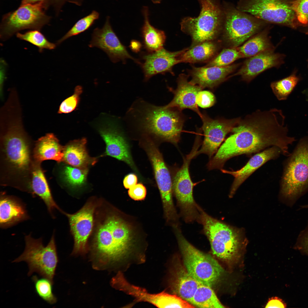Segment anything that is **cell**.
<instances>
[{"label": "cell", "mask_w": 308, "mask_h": 308, "mask_svg": "<svg viewBox=\"0 0 308 308\" xmlns=\"http://www.w3.org/2000/svg\"><path fill=\"white\" fill-rule=\"evenodd\" d=\"M285 117L281 110H257L241 119L207 165L209 170L221 169L232 157L259 152L270 146L279 147L284 155H290L288 146L295 139L288 136Z\"/></svg>", "instance_id": "1"}, {"label": "cell", "mask_w": 308, "mask_h": 308, "mask_svg": "<svg viewBox=\"0 0 308 308\" xmlns=\"http://www.w3.org/2000/svg\"><path fill=\"white\" fill-rule=\"evenodd\" d=\"M103 201L96 210L91 246L93 266L98 269L127 262L133 256L134 244L129 226Z\"/></svg>", "instance_id": "2"}, {"label": "cell", "mask_w": 308, "mask_h": 308, "mask_svg": "<svg viewBox=\"0 0 308 308\" xmlns=\"http://www.w3.org/2000/svg\"><path fill=\"white\" fill-rule=\"evenodd\" d=\"M18 123H11L1 137V184L31 194L35 142Z\"/></svg>", "instance_id": "3"}, {"label": "cell", "mask_w": 308, "mask_h": 308, "mask_svg": "<svg viewBox=\"0 0 308 308\" xmlns=\"http://www.w3.org/2000/svg\"><path fill=\"white\" fill-rule=\"evenodd\" d=\"M308 189V137L300 140L285 165L281 192L292 207Z\"/></svg>", "instance_id": "4"}, {"label": "cell", "mask_w": 308, "mask_h": 308, "mask_svg": "<svg viewBox=\"0 0 308 308\" xmlns=\"http://www.w3.org/2000/svg\"><path fill=\"white\" fill-rule=\"evenodd\" d=\"M198 221L203 226L214 255L226 261L238 259L243 242L237 230L209 216L202 209Z\"/></svg>", "instance_id": "5"}, {"label": "cell", "mask_w": 308, "mask_h": 308, "mask_svg": "<svg viewBox=\"0 0 308 308\" xmlns=\"http://www.w3.org/2000/svg\"><path fill=\"white\" fill-rule=\"evenodd\" d=\"M143 112L140 120L142 129L165 141L177 145L185 121L181 111L165 106L149 105Z\"/></svg>", "instance_id": "6"}, {"label": "cell", "mask_w": 308, "mask_h": 308, "mask_svg": "<svg viewBox=\"0 0 308 308\" xmlns=\"http://www.w3.org/2000/svg\"><path fill=\"white\" fill-rule=\"evenodd\" d=\"M198 0L201 7L199 16L185 17L181 23V30L191 37V47L215 39L223 22V12L217 0Z\"/></svg>", "instance_id": "7"}, {"label": "cell", "mask_w": 308, "mask_h": 308, "mask_svg": "<svg viewBox=\"0 0 308 308\" xmlns=\"http://www.w3.org/2000/svg\"><path fill=\"white\" fill-rule=\"evenodd\" d=\"M173 227L187 271L202 284L212 287L221 277L224 272L223 269L210 255L202 252L190 243L178 226Z\"/></svg>", "instance_id": "8"}, {"label": "cell", "mask_w": 308, "mask_h": 308, "mask_svg": "<svg viewBox=\"0 0 308 308\" xmlns=\"http://www.w3.org/2000/svg\"><path fill=\"white\" fill-rule=\"evenodd\" d=\"M25 241L23 252L12 262L25 261L28 266V276L35 272L53 281L58 262L54 234L46 246L43 244L41 238H34L31 234L25 236Z\"/></svg>", "instance_id": "9"}, {"label": "cell", "mask_w": 308, "mask_h": 308, "mask_svg": "<svg viewBox=\"0 0 308 308\" xmlns=\"http://www.w3.org/2000/svg\"><path fill=\"white\" fill-rule=\"evenodd\" d=\"M42 3L20 5L16 10L4 15L0 26V38L5 41L20 31L26 29L40 31L47 24L50 16L45 13Z\"/></svg>", "instance_id": "10"}, {"label": "cell", "mask_w": 308, "mask_h": 308, "mask_svg": "<svg viewBox=\"0 0 308 308\" xmlns=\"http://www.w3.org/2000/svg\"><path fill=\"white\" fill-rule=\"evenodd\" d=\"M199 147L198 145H194L190 153L184 157L182 165L176 172L172 180L173 193L181 215L187 223L197 221L201 209L196 203L193 197L194 184L189 171L191 161L195 157Z\"/></svg>", "instance_id": "11"}, {"label": "cell", "mask_w": 308, "mask_h": 308, "mask_svg": "<svg viewBox=\"0 0 308 308\" xmlns=\"http://www.w3.org/2000/svg\"><path fill=\"white\" fill-rule=\"evenodd\" d=\"M100 200L92 197L76 212L70 214L64 212L63 214L68 220L74 240V254H83L88 251V240L94 230L96 211Z\"/></svg>", "instance_id": "12"}, {"label": "cell", "mask_w": 308, "mask_h": 308, "mask_svg": "<svg viewBox=\"0 0 308 308\" xmlns=\"http://www.w3.org/2000/svg\"><path fill=\"white\" fill-rule=\"evenodd\" d=\"M146 150L153 167L155 179L162 200L167 221L174 222L178 219L172 198V181L162 155L152 141L147 140Z\"/></svg>", "instance_id": "13"}, {"label": "cell", "mask_w": 308, "mask_h": 308, "mask_svg": "<svg viewBox=\"0 0 308 308\" xmlns=\"http://www.w3.org/2000/svg\"><path fill=\"white\" fill-rule=\"evenodd\" d=\"M111 283L113 287L134 298L133 302L128 306L140 302H147L161 308H188L190 306L188 302L177 295L170 294L164 292L151 294L143 288L131 284L121 271H119L112 279Z\"/></svg>", "instance_id": "14"}, {"label": "cell", "mask_w": 308, "mask_h": 308, "mask_svg": "<svg viewBox=\"0 0 308 308\" xmlns=\"http://www.w3.org/2000/svg\"><path fill=\"white\" fill-rule=\"evenodd\" d=\"M224 16V37L231 47L239 46L262 26L260 22L235 9L226 10Z\"/></svg>", "instance_id": "15"}, {"label": "cell", "mask_w": 308, "mask_h": 308, "mask_svg": "<svg viewBox=\"0 0 308 308\" xmlns=\"http://www.w3.org/2000/svg\"><path fill=\"white\" fill-rule=\"evenodd\" d=\"M200 117L202 122L201 129L203 132L204 138L195 157L203 153L207 155L211 159L217 152L226 136L232 132L241 118L213 119L205 113L202 114Z\"/></svg>", "instance_id": "16"}, {"label": "cell", "mask_w": 308, "mask_h": 308, "mask_svg": "<svg viewBox=\"0 0 308 308\" xmlns=\"http://www.w3.org/2000/svg\"><path fill=\"white\" fill-rule=\"evenodd\" d=\"M242 11L270 23L294 25V12L280 0H251Z\"/></svg>", "instance_id": "17"}, {"label": "cell", "mask_w": 308, "mask_h": 308, "mask_svg": "<svg viewBox=\"0 0 308 308\" xmlns=\"http://www.w3.org/2000/svg\"><path fill=\"white\" fill-rule=\"evenodd\" d=\"M88 46L103 51L114 63L121 61L125 63L127 59H130L138 64H141L138 60L130 55L126 47L120 42L112 28L109 18L107 19L102 28L94 30Z\"/></svg>", "instance_id": "18"}, {"label": "cell", "mask_w": 308, "mask_h": 308, "mask_svg": "<svg viewBox=\"0 0 308 308\" xmlns=\"http://www.w3.org/2000/svg\"><path fill=\"white\" fill-rule=\"evenodd\" d=\"M185 49L171 52L163 48L154 52L143 54L142 58L144 62L141 65L144 80L147 81L158 74H164L168 72L172 73L173 67L180 63L179 57Z\"/></svg>", "instance_id": "19"}, {"label": "cell", "mask_w": 308, "mask_h": 308, "mask_svg": "<svg viewBox=\"0 0 308 308\" xmlns=\"http://www.w3.org/2000/svg\"><path fill=\"white\" fill-rule=\"evenodd\" d=\"M188 76L184 74H181L177 80V86L175 90L169 88L174 94L172 100L168 104L167 107L175 108L182 111L189 109L196 113L200 117L202 115L196 103V97L198 93L203 88L193 84L188 80Z\"/></svg>", "instance_id": "20"}, {"label": "cell", "mask_w": 308, "mask_h": 308, "mask_svg": "<svg viewBox=\"0 0 308 308\" xmlns=\"http://www.w3.org/2000/svg\"><path fill=\"white\" fill-rule=\"evenodd\" d=\"M281 58L273 50L264 52L249 58L232 76H240L242 80L249 82L263 72L278 65Z\"/></svg>", "instance_id": "21"}, {"label": "cell", "mask_w": 308, "mask_h": 308, "mask_svg": "<svg viewBox=\"0 0 308 308\" xmlns=\"http://www.w3.org/2000/svg\"><path fill=\"white\" fill-rule=\"evenodd\" d=\"M281 152L278 147L273 146L252 157L246 164L240 169L236 171L221 169L224 173L229 174L234 177L229 194L232 197L239 186L254 172L268 161L278 157Z\"/></svg>", "instance_id": "22"}, {"label": "cell", "mask_w": 308, "mask_h": 308, "mask_svg": "<svg viewBox=\"0 0 308 308\" xmlns=\"http://www.w3.org/2000/svg\"><path fill=\"white\" fill-rule=\"evenodd\" d=\"M239 65L235 64L222 67H193L190 72L192 78L190 82L203 89H213L226 80Z\"/></svg>", "instance_id": "23"}, {"label": "cell", "mask_w": 308, "mask_h": 308, "mask_svg": "<svg viewBox=\"0 0 308 308\" xmlns=\"http://www.w3.org/2000/svg\"><path fill=\"white\" fill-rule=\"evenodd\" d=\"M99 133L106 144L104 155L123 161L135 170L129 145L122 135L112 127L101 129Z\"/></svg>", "instance_id": "24"}, {"label": "cell", "mask_w": 308, "mask_h": 308, "mask_svg": "<svg viewBox=\"0 0 308 308\" xmlns=\"http://www.w3.org/2000/svg\"><path fill=\"white\" fill-rule=\"evenodd\" d=\"M29 216L25 206L18 198L1 194L0 226L6 228L27 220Z\"/></svg>", "instance_id": "25"}, {"label": "cell", "mask_w": 308, "mask_h": 308, "mask_svg": "<svg viewBox=\"0 0 308 308\" xmlns=\"http://www.w3.org/2000/svg\"><path fill=\"white\" fill-rule=\"evenodd\" d=\"M41 162L34 160L31 179V194L39 196L44 202L48 210L53 216L55 209L62 213L64 212L57 204L52 195L50 189L41 166Z\"/></svg>", "instance_id": "26"}, {"label": "cell", "mask_w": 308, "mask_h": 308, "mask_svg": "<svg viewBox=\"0 0 308 308\" xmlns=\"http://www.w3.org/2000/svg\"><path fill=\"white\" fill-rule=\"evenodd\" d=\"M86 138L70 141L63 147V161L70 166L82 169H88L97 162L96 158L90 157L86 147Z\"/></svg>", "instance_id": "27"}, {"label": "cell", "mask_w": 308, "mask_h": 308, "mask_svg": "<svg viewBox=\"0 0 308 308\" xmlns=\"http://www.w3.org/2000/svg\"><path fill=\"white\" fill-rule=\"evenodd\" d=\"M63 147L52 133H48L35 142L33 149L35 161L41 162L53 160L60 163L63 161Z\"/></svg>", "instance_id": "28"}, {"label": "cell", "mask_w": 308, "mask_h": 308, "mask_svg": "<svg viewBox=\"0 0 308 308\" xmlns=\"http://www.w3.org/2000/svg\"><path fill=\"white\" fill-rule=\"evenodd\" d=\"M174 274L171 282L173 291L191 303L198 288L202 283L190 274L185 268L180 269Z\"/></svg>", "instance_id": "29"}, {"label": "cell", "mask_w": 308, "mask_h": 308, "mask_svg": "<svg viewBox=\"0 0 308 308\" xmlns=\"http://www.w3.org/2000/svg\"><path fill=\"white\" fill-rule=\"evenodd\" d=\"M143 12L144 19L141 34L143 45L149 52H154L163 48L166 36L164 31L155 28L150 24L147 7H144Z\"/></svg>", "instance_id": "30"}, {"label": "cell", "mask_w": 308, "mask_h": 308, "mask_svg": "<svg viewBox=\"0 0 308 308\" xmlns=\"http://www.w3.org/2000/svg\"><path fill=\"white\" fill-rule=\"evenodd\" d=\"M217 44L212 41L205 42L186 48L179 57L180 63H195L204 61L213 56L217 50Z\"/></svg>", "instance_id": "31"}, {"label": "cell", "mask_w": 308, "mask_h": 308, "mask_svg": "<svg viewBox=\"0 0 308 308\" xmlns=\"http://www.w3.org/2000/svg\"><path fill=\"white\" fill-rule=\"evenodd\" d=\"M237 48L242 58H249L264 52L273 50L267 32L265 31L252 37L242 45Z\"/></svg>", "instance_id": "32"}, {"label": "cell", "mask_w": 308, "mask_h": 308, "mask_svg": "<svg viewBox=\"0 0 308 308\" xmlns=\"http://www.w3.org/2000/svg\"><path fill=\"white\" fill-rule=\"evenodd\" d=\"M191 303L200 308H225L211 287L202 284L198 288Z\"/></svg>", "instance_id": "33"}, {"label": "cell", "mask_w": 308, "mask_h": 308, "mask_svg": "<svg viewBox=\"0 0 308 308\" xmlns=\"http://www.w3.org/2000/svg\"><path fill=\"white\" fill-rule=\"evenodd\" d=\"M88 169H82L66 165L62 167L61 177L67 185L73 188L82 186L86 181Z\"/></svg>", "instance_id": "34"}, {"label": "cell", "mask_w": 308, "mask_h": 308, "mask_svg": "<svg viewBox=\"0 0 308 308\" xmlns=\"http://www.w3.org/2000/svg\"><path fill=\"white\" fill-rule=\"evenodd\" d=\"M299 80V78L293 74L280 80L271 83V87L279 100H285L293 91Z\"/></svg>", "instance_id": "35"}, {"label": "cell", "mask_w": 308, "mask_h": 308, "mask_svg": "<svg viewBox=\"0 0 308 308\" xmlns=\"http://www.w3.org/2000/svg\"><path fill=\"white\" fill-rule=\"evenodd\" d=\"M17 37L19 39L27 41L35 46L38 48L40 52L44 49H54L56 44L48 40L39 30H33L24 33H17Z\"/></svg>", "instance_id": "36"}, {"label": "cell", "mask_w": 308, "mask_h": 308, "mask_svg": "<svg viewBox=\"0 0 308 308\" xmlns=\"http://www.w3.org/2000/svg\"><path fill=\"white\" fill-rule=\"evenodd\" d=\"M32 280L37 293L42 299L51 305L56 302L57 298L52 291L53 281L44 277L38 278L36 275L32 277Z\"/></svg>", "instance_id": "37"}, {"label": "cell", "mask_w": 308, "mask_h": 308, "mask_svg": "<svg viewBox=\"0 0 308 308\" xmlns=\"http://www.w3.org/2000/svg\"><path fill=\"white\" fill-rule=\"evenodd\" d=\"M99 16V13L96 11H93L88 15L79 20L66 34L57 41L56 45H59L68 38L87 30Z\"/></svg>", "instance_id": "38"}, {"label": "cell", "mask_w": 308, "mask_h": 308, "mask_svg": "<svg viewBox=\"0 0 308 308\" xmlns=\"http://www.w3.org/2000/svg\"><path fill=\"white\" fill-rule=\"evenodd\" d=\"M242 58L237 48L224 49L205 66L222 67L230 65L236 60Z\"/></svg>", "instance_id": "39"}, {"label": "cell", "mask_w": 308, "mask_h": 308, "mask_svg": "<svg viewBox=\"0 0 308 308\" xmlns=\"http://www.w3.org/2000/svg\"><path fill=\"white\" fill-rule=\"evenodd\" d=\"M82 92V87L77 86L75 88L73 94L64 100L61 104L58 112L67 114L74 111L77 107L80 96Z\"/></svg>", "instance_id": "40"}, {"label": "cell", "mask_w": 308, "mask_h": 308, "mask_svg": "<svg viewBox=\"0 0 308 308\" xmlns=\"http://www.w3.org/2000/svg\"><path fill=\"white\" fill-rule=\"evenodd\" d=\"M290 6L299 22L308 23V0H296L291 2Z\"/></svg>", "instance_id": "41"}, {"label": "cell", "mask_w": 308, "mask_h": 308, "mask_svg": "<svg viewBox=\"0 0 308 308\" xmlns=\"http://www.w3.org/2000/svg\"><path fill=\"white\" fill-rule=\"evenodd\" d=\"M216 102V98L211 92L207 90L201 91L196 97V103L199 107L203 108L210 107Z\"/></svg>", "instance_id": "42"}, {"label": "cell", "mask_w": 308, "mask_h": 308, "mask_svg": "<svg viewBox=\"0 0 308 308\" xmlns=\"http://www.w3.org/2000/svg\"><path fill=\"white\" fill-rule=\"evenodd\" d=\"M129 189L128 195L132 199L140 201L145 198L147 194L146 189L142 183L137 184Z\"/></svg>", "instance_id": "43"}, {"label": "cell", "mask_w": 308, "mask_h": 308, "mask_svg": "<svg viewBox=\"0 0 308 308\" xmlns=\"http://www.w3.org/2000/svg\"><path fill=\"white\" fill-rule=\"evenodd\" d=\"M295 247L308 254V222L306 228L299 233Z\"/></svg>", "instance_id": "44"}, {"label": "cell", "mask_w": 308, "mask_h": 308, "mask_svg": "<svg viewBox=\"0 0 308 308\" xmlns=\"http://www.w3.org/2000/svg\"><path fill=\"white\" fill-rule=\"evenodd\" d=\"M137 182V176L133 173H130L124 177L123 181V186L126 189H129L136 185Z\"/></svg>", "instance_id": "45"}, {"label": "cell", "mask_w": 308, "mask_h": 308, "mask_svg": "<svg viewBox=\"0 0 308 308\" xmlns=\"http://www.w3.org/2000/svg\"><path fill=\"white\" fill-rule=\"evenodd\" d=\"M286 304L281 299L276 297H272L269 299L266 305V308H285Z\"/></svg>", "instance_id": "46"}, {"label": "cell", "mask_w": 308, "mask_h": 308, "mask_svg": "<svg viewBox=\"0 0 308 308\" xmlns=\"http://www.w3.org/2000/svg\"><path fill=\"white\" fill-rule=\"evenodd\" d=\"M7 64L3 59H1L0 61V87L1 92L2 90V87L5 77L6 69Z\"/></svg>", "instance_id": "47"}, {"label": "cell", "mask_w": 308, "mask_h": 308, "mask_svg": "<svg viewBox=\"0 0 308 308\" xmlns=\"http://www.w3.org/2000/svg\"><path fill=\"white\" fill-rule=\"evenodd\" d=\"M50 0H22L20 5L28 4H34L38 3H43L46 9L49 7V3Z\"/></svg>", "instance_id": "48"}, {"label": "cell", "mask_w": 308, "mask_h": 308, "mask_svg": "<svg viewBox=\"0 0 308 308\" xmlns=\"http://www.w3.org/2000/svg\"><path fill=\"white\" fill-rule=\"evenodd\" d=\"M131 46L132 50L134 51H139L140 47V43L135 41L132 42Z\"/></svg>", "instance_id": "49"}, {"label": "cell", "mask_w": 308, "mask_h": 308, "mask_svg": "<svg viewBox=\"0 0 308 308\" xmlns=\"http://www.w3.org/2000/svg\"><path fill=\"white\" fill-rule=\"evenodd\" d=\"M306 208H308V204L305 205H301L300 206V209Z\"/></svg>", "instance_id": "50"}, {"label": "cell", "mask_w": 308, "mask_h": 308, "mask_svg": "<svg viewBox=\"0 0 308 308\" xmlns=\"http://www.w3.org/2000/svg\"><path fill=\"white\" fill-rule=\"evenodd\" d=\"M161 0H151L152 2L155 4L160 3Z\"/></svg>", "instance_id": "51"}]
</instances>
